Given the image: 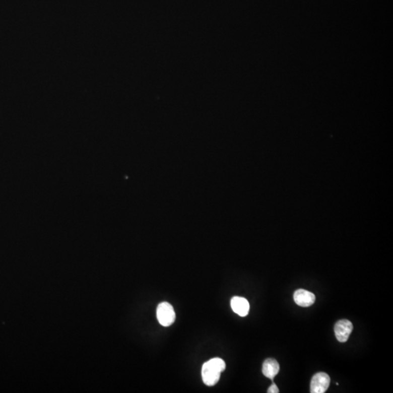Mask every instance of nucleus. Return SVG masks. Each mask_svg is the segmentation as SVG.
I'll list each match as a JSON object with an SVG mask.
<instances>
[{
	"instance_id": "obj_1",
	"label": "nucleus",
	"mask_w": 393,
	"mask_h": 393,
	"mask_svg": "<svg viewBox=\"0 0 393 393\" xmlns=\"http://www.w3.org/2000/svg\"><path fill=\"white\" fill-rule=\"evenodd\" d=\"M226 363L222 358H215L206 362L202 366V378L206 385L214 386L220 379L221 373L225 370Z\"/></svg>"
},
{
	"instance_id": "obj_2",
	"label": "nucleus",
	"mask_w": 393,
	"mask_h": 393,
	"mask_svg": "<svg viewBox=\"0 0 393 393\" xmlns=\"http://www.w3.org/2000/svg\"><path fill=\"white\" fill-rule=\"evenodd\" d=\"M157 318L164 327L171 325L176 320V312L173 306L168 302H162L157 309Z\"/></svg>"
},
{
	"instance_id": "obj_3",
	"label": "nucleus",
	"mask_w": 393,
	"mask_h": 393,
	"mask_svg": "<svg viewBox=\"0 0 393 393\" xmlns=\"http://www.w3.org/2000/svg\"><path fill=\"white\" fill-rule=\"evenodd\" d=\"M331 379L326 373L319 372L312 377L310 384V392L324 393L330 385Z\"/></svg>"
},
{
	"instance_id": "obj_4",
	"label": "nucleus",
	"mask_w": 393,
	"mask_h": 393,
	"mask_svg": "<svg viewBox=\"0 0 393 393\" xmlns=\"http://www.w3.org/2000/svg\"><path fill=\"white\" fill-rule=\"evenodd\" d=\"M353 323L348 320H339L334 326L336 338L340 342L344 343L348 340L350 334L353 332Z\"/></svg>"
},
{
	"instance_id": "obj_5",
	"label": "nucleus",
	"mask_w": 393,
	"mask_h": 393,
	"mask_svg": "<svg viewBox=\"0 0 393 393\" xmlns=\"http://www.w3.org/2000/svg\"><path fill=\"white\" fill-rule=\"evenodd\" d=\"M295 303L302 307H310L315 301V296L310 291L299 289L295 291L294 295Z\"/></svg>"
},
{
	"instance_id": "obj_6",
	"label": "nucleus",
	"mask_w": 393,
	"mask_h": 393,
	"mask_svg": "<svg viewBox=\"0 0 393 393\" xmlns=\"http://www.w3.org/2000/svg\"><path fill=\"white\" fill-rule=\"evenodd\" d=\"M231 307L236 314L241 317L248 315L250 310V304L246 299L240 296H234L231 299Z\"/></svg>"
},
{
	"instance_id": "obj_7",
	"label": "nucleus",
	"mask_w": 393,
	"mask_h": 393,
	"mask_svg": "<svg viewBox=\"0 0 393 393\" xmlns=\"http://www.w3.org/2000/svg\"><path fill=\"white\" fill-rule=\"evenodd\" d=\"M279 371L280 365L276 360L268 358L264 362L262 373L268 379H274L275 376L279 373Z\"/></svg>"
},
{
	"instance_id": "obj_8",
	"label": "nucleus",
	"mask_w": 393,
	"mask_h": 393,
	"mask_svg": "<svg viewBox=\"0 0 393 393\" xmlns=\"http://www.w3.org/2000/svg\"><path fill=\"white\" fill-rule=\"evenodd\" d=\"M268 392L278 393L279 392V389H278V387L277 386L276 384H275V383H273V384L268 388Z\"/></svg>"
}]
</instances>
